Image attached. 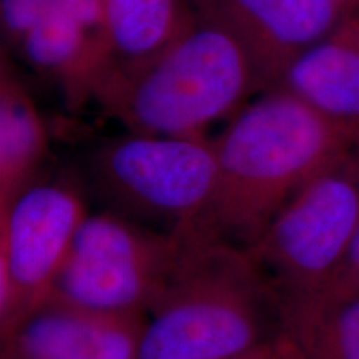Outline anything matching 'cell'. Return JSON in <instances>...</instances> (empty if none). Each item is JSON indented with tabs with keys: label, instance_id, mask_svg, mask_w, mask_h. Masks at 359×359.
Listing matches in <instances>:
<instances>
[{
	"label": "cell",
	"instance_id": "1",
	"mask_svg": "<svg viewBox=\"0 0 359 359\" xmlns=\"http://www.w3.org/2000/svg\"><path fill=\"white\" fill-rule=\"evenodd\" d=\"M358 138L285 90H264L212 140L217 190L193 228L251 248L299 188L349 158Z\"/></svg>",
	"mask_w": 359,
	"mask_h": 359
},
{
	"label": "cell",
	"instance_id": "2",
	"mask_svg": "<svg viewBox=\"0 0 359 359\" xmlns=\"http://www.w3.org/2000/svg\"><path fill=\"white\" fill-rule=\"evenodd\" d=\"M148 313L142 359H228L278 341V296L248 250L198 228Z\"/></svg>",
	"mask_w": 359,
	"mask_h": 359
},
{
	"label": "cell",
	"instance_id": "3",
	"mask_svg": "<svg viewBox=\"0 0 359 359\" xmlns=\"http://www.w3.org/2000/svg\"><path fill=\"white\" fill-rule=\"evenodd\" d=\"M253 92L262 87L243 47L196 13L168 48L109 75L93 97L130 133L205 138L219 120L243 109Z\"/></svg>",
	"mask_w": 359,
	"mask_h": 359
},
{
	"label": "cell",
	"instance_id": "4",
	"mask_svg": "<svg viewBox=\"0 0 359 359\" xmlns=\"http://www.w3.org/2000/svg\"><path fill=\"white\" fill-rule=\"evenodd\" d=\"M92 172L115 213L180 231L196 226L212 203L218 161L208 137L127 133L98 148Z\"/></svg>",
	"mask_w": 359,
	"mask_h": 359
},
{
	"label": "cell",
	"instance_id": "5",
	"mask_svg": "<svg viewBox=\"0 0 359 359\" xmlns=\"http://www.w3.org/2000/svg\"><path fill=\"white\" fill-rule=\"evenodd\" d=\"M183 246V231L154 230L115 212L88 213L50 296L148 316L177 271Z\"/></svg>",
	"mask_w": 359,
	"mask_h": 359
},
{
	"label": "cell",
	"instance_id": "6",
	"mask_svg": "<svg viewBox=\"0 0 359 359\" xmlns=\"http://www.w3.org/2000/svg\"><path fill=\"white\" fill-rule=\"evenodd\" d=\"M359 230V178L348 160L286 201L251 248L276 293H311L336 276Z\"/></svg>",
	"mask_w": 359,
	"mask_h": 359
},
{
	"label": "cell",
	"instance_id": "7",
	"mask_svg": "<svg viewBox=\"0 0 359 359\" xmlns=\"http://www.w3.org/2000/svg\"><path fill=\"white\" fill-rule=\"evenodd\" d=\"M83 198L65 182H35L0 210L2 339L47 302L87 218Z\"/></svg>",
	"mask_w": 359,
	"mask_h": 359
},
{
	"label": "cell",
	"instance_id": "8",
	"mask_svg": "<svg viewBox=\"0 0 359 359\" xmlns=\"http://www.w3.org/2000/svg\"><path fill=\"white\" fill-rule=\"evenodd\" d=\"M356 0H195V12L243 47L264 90L346 19Z\"/></svg>",
	"mask_w": 359,
	"mask_h": 359
},
{
	"label": "cell",
	"instance_id": "9",
	"mask_svg": "<svg viewBox=\"0 0 359 359\" xmlns=\"http://www.w3.org/2000/svg\"><path fill=\"white\" fill-rule=\"evenodd\" d=\"M147 323L48 296L2 339L4 359H142Z\"/></svg>",
	"mask_w": 359,
	"mask_h": 359
},
{
	"label": "cell",
	"instance_id": "10",
	"mask_svg": "<svg viewBox=\"0 0 359 359\" xmlns=\"http://www.w3.org/2000/svg\"><path fill=\"white\" fill-rule=\"evenodd\" d=\"M275 88L359 130V17L349 12L333 34L296 58Z\"/></svg>",
	"mask_w": 359,
	"mask_h": 359
},
{
	"label": "cell",
	"instance_id": "11",
	"mask_svg": "<svg viewBox=\"0 0 359 359\" xmlns=\"http://www.w3.org/2000/svg\"><path fill=\"white\" fill-rule=\"evenodd\" d=\"M276 296L278 339L290 359H359V296L326 290Z\"/></svg>",
	"mask_w": 359,
	"mask_h": 359
},
{
	"label": "cell",
	"instance_id": "12",
	"mask_svg": "<svg viewBox=\"0 0 359 359\" xmlns=\"http://www.w3.org/2000/svg\"><path fill=\"white\" fill-rule=\"evenodd\" d=\"M100 6L107 57L100 83L115 72L133 69L158 55L196 15L185 0H100Z\"/></svg>",
	"mask_w": 359,
	"mask_h": 359
},
{
	"label": "cell",
	"instance_id": "13",
	"mask_svg": "<svg viewBox=\"0 0 359 359\" xmlns=\"http://www.w3.org/2000/svg\"><path fill=\"white\" fill-rule=\"evenodd\" d=\"M48 150L47 125L19 79L7 65L0 80V210L35 183Z\"/></svg>",
	"mask_w": 359,
	"mask_h": 359
},
{
	"label": "cell",
	"instance_id": "14",
	"mask_svg": "<svg viewBox=\"0 0 359 359\" xmlns=\"http://www.w3.org/2000/svg\"><path fill=\"white\" fill-rule=\"evenodd\" d=\"M65 0H0L2 29L13 47L53 7Z\"/></svg>",
	"mask_w": 359,
	"mask_h": 359
},
{
	"label": "cell",
	"instance_id": "15",
	"mask_svg": "<svg viewBox=\"0 0 359 359\" xmlns=\"http://www.w3.org/2000/svg\"><path fill=\"white\" fill-rule=\"evenodd\" d=\"M323 290L338 294L359 296V230L356 236H354L351 248H349L346 258H344L343 264L339 266L336 276Z\"/></svg>",
	"mask_w": 359,
	"mask_h": 359
},
{
	"label": "cell",
	"instance_id": "16",
	"mask_svg": "<svg viewBox=\"0 0 359 359\" xmlns=\"http://www.w3.org/2000/svg\"><path fill=\"white\" fill-rule=\"evenodd\" d=\"M285 358V349H283L280 339L275 343L266 344V346L255 349V351L241 354L236 358H228V359H283Z\"/></svg>",
	"mask_w": 359,
	"mask_h": 359
},
{
	"label": "cell",
	"instance_id": "17",
	"mask_svg": "<svg viewBox=\"0 0 359 359\" xmlns=\"http://www.w3.org/2000/svg\"><path fill=\"white\" fill-rule=\"evenodd\" d=\"M348 160L351 161L353 165H358V167H359V138H358L356 145H354L353 151H351V155H349V158H348Z\"/></svg>",
	"mask_w": 359,
	"mask_h": 359
},
{
	"label": "cell",
	"instance_id": "18",
	"mask_svg": "<svg viewBox=\"0 0 359 359\" xmlns=\"http://www.w3.org/2000/svg\"><path fill=\"white\" fill-rule=\"evenodd\" d=\"M348 165H349V168H351V170H353V173H354V175H356V177L359 178V167H358V165H353V163H351V161H349V160H348Z\"/></svg>",
	"mask_w": 359,
	"mask_h": 359
},
{
	"label": "cell",
	"instance_id": "19",
	"mask_svg": "<svg viewBox=\"0 0 359 359\" xmlns=\"http://www.w3.org/2000/svg\"><path fill=\"white\" fill-rule=\"evenodd\" d=\"M281 346H283V344H281ZM283 349H285V348H283ZM283 359H290V356H288V353H286V351H285V358H283Z\"/></svg>",
	"mask_w": 359,
	"mask_h": 359
},
{
	"label": "cell",
	"instance_id": "20",
	"mask_svg": "<svg viewBox=\"0 0 359 359\" xmlns=\"http://www.w3.org/2000/svg\"><path fill=\"white\" fill-rule=\"evenodd\" d=\"M356 2H359V0H356Z\"/></svg>",
	"mask_w": 359,
	"mask_h": 359
}]
</instances>
